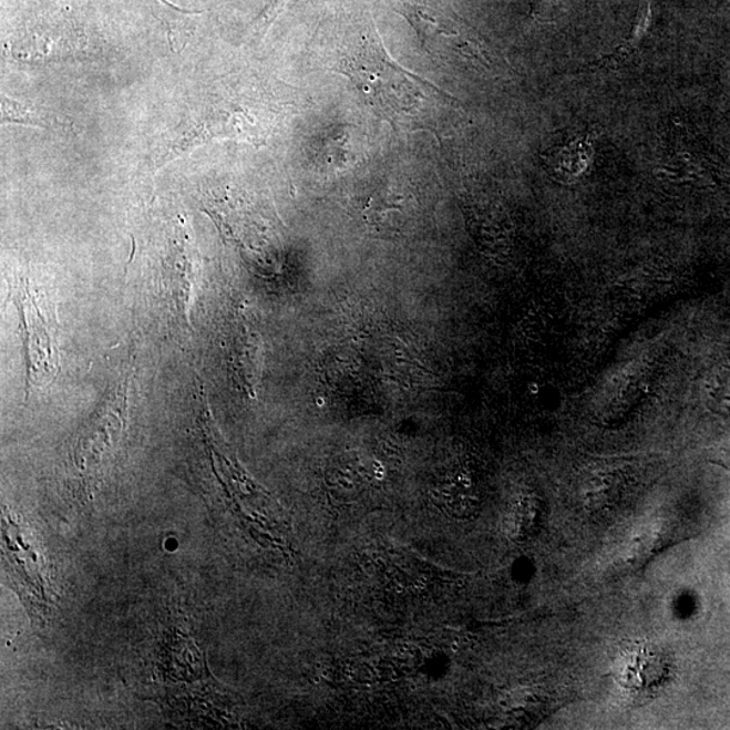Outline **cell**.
<instances>
[{
  "instance_id": "1",
  "label": "cell",
  "mask_w": 730,
  "mask_h": 730,
  "mask_svg": "<svg viewBox=\"0 0 730 730\" xmlns=\"http://www.w3.org/2000/svg\"><path fill=\"white\" fill-rule=\"evenodd\" d=\"M341 72L372 113L398 131L440 134L451 113L462 110L451 94L392 59L377 30L361 37Z\"/></svg>"
},
{
  "instance_id": "2",
  "label": "cell",
  "mask_w": 730,
  "mask_h": 730,
  "mask_svg": "<svg viewBox=\"0 0 730 730\" xmlns=\"http://www.w3.org/2000/svg\"><path fill=\"white\" fill-rule=\"evenodd\" d=\"M284 119L280 101L261 84L235 82L223 85L189 109L176 136L155 158V165L162 167L218 138L266 144Z\"/></svg>"
},
{
  "instance_id": "3",
  "label": "cell",
  "mask_w": 730,
  "mask_h": 730,
  "mask_svg": "<svg viewBox=\"0 0 730 730\" xmlns=\"http://www.w3.org/2000/svg\"><path fill=\"white\" fill-rule=\"evenodd\" d=\"M400 12L433 61L462 64L491 76L507 75L513 71L508 61L452 10L428 0H415L404 2Z\"/></svg>"
},
{
  "instance_id": "4",
  "label": "cell",
  "mask_w": 730,
  "mask_h": 730,
  "mask_svg": "<svg viewBox=\"0 0 730 730\" xmlns=\"http://www.w3.org/2000/svg\"><path fill=\"white\" fill-rule=\"evenodd\" d=\"M127 392L128 378L109 390L106 400L78 435L72 460L84 486L94 484L120 443L126 423Z\"/></svg>"
},
{
  "instance_id": "5",
  "label": "cell",
  "mask_w": 730,
  "mask_h": 730,
  "mask_svg": "<svg viewBox=\"0 0 730 730\" xmlns=\"http://www.w3.org/2000/svg\"><path fill=\"white\" fill-rule=\"evenodd\" d=\"M656 179L672 187H711L719 168L701 141L679 122L661 140L654 168Z\"/></svg>"
},
{
  "instance_id": "6",
  "label": "cell",
  "mask_w": 730,
  "mask_h": 730,
  "mask_svg": "<svg viewBox=\"0 0 730 730\" xmlns=\"http://www.w3.org/2000/svg\"><path fill=\"white\" fill-rule=\"evenodd\" d=\"M654 24V0H640L639 10L636 12L635 22L631 24L628 40L619 44L615 51L606 56L582 66L576 72L616 71L635 61L641 52L644 42L648 40L650 29Z\"/></svg>"
},
{
  "instance_id": "7",
  "label": "cell",
  "mask_w": 730,
  "mask_h": 730,
  "mask_svg": "<svg viewBox=\"0 0 730 730\" xmlns=\"http://www.w3.org/2000/svg\"><path fill=\"white\" fill-rule=\"evenodd\" d=\"M624 679L635 687H649L660 679L662 662L658 650L637 647L625 654L621 660Z\"/></svg>"
},
{
  "instance_id": "8",
  "label": "cell",
  "mask_w": 730,
  "mask_h": 730,
  "mask_svg": "<svg viewBox=\"0 0 730 730\" xmlns=\"http://www.w3.org/2000/svg\"><path fill=\"white\" fill-rule=\"evenodd\" d=\"M621 476L615 471L600 470L588 477L583 487V496L588 507L605 511L617 505L621 496Z\"/></svg>"
},
{
  "instance_id": "9",
  "label": "cell",
  "mask_w": 730,
  "mask_h": 730,
  "mask_svg": "<svg viewBox=\"0 0 730 730\" xmlns=\"http://www.w3.org/2000/svg\"><path fill=\"white\" fill-rule=\"evenodd\" d=\"M2 119L3 122H18V124H29L35 126H51V116L33 112V110L22 106V104L11 101L10 97H2Z\"/></svg>"
},
{
  "instance_id": "10",
  "label": "cell",
  "mask_w": 730,
  "mask_h": 730,
  "mask_svg": "<svg viewBox=\"0 0 730 730\" xmlns=\"http://www.w3.org/2000/svg\"><path fill=\"white\" fill-rule=\"evenodd\" d=\"M569 0H536L532 6V17L539 22L555 21Z\"/></svg>"
},
{
  "instance_id": "11",
  "label": "cell",
  "mask_w": 730,
  "mask_h": 730,
  "mask_svg": "<svg viewBox=\"0 0 730 730\" xmlns=\"http://www.w3.org/2000/svg\"><path fill=\"white\" fill-rule=\"evenodd\" d=\"M710 398L717 404V408L722 409L726 413H730V383L723 382L711 385Z\"/></svg>"
},
{
  "instance_id": "12",
  "label": "cell",
  "mask_w": 730,
  "mask_h": 730,
  "mask_svg": "<svg viewBox=\"0 0 730 730\" xmlns=\"http://www.w3.org/2000/svg\"><path fill=\"white\" fill-rule=\"evenodd\" d=\"M287 2L288 0H271V2L268 3L267 9L264 10L261 14L264 28H268L269 24L276 20V17H278L279 12L285 9Z\"/></svg>"
},
{
  "instance_id": "13",
  "label": "cell",
  "mask_w": 730,
  "mask_h": 730,
  "mask_svg": "<svg viewBox=\"0 0 730 730\" xmlns=\"http://www.w3.org/2000/svg\"><path fill=\"white\" fill-rule=\"evenodd\" d=\"M317 404H318V407H321V408H322V407H325V404H327V400H325L323 397L318 398V400H317Z\"/></svg>"
}]
</instances>
